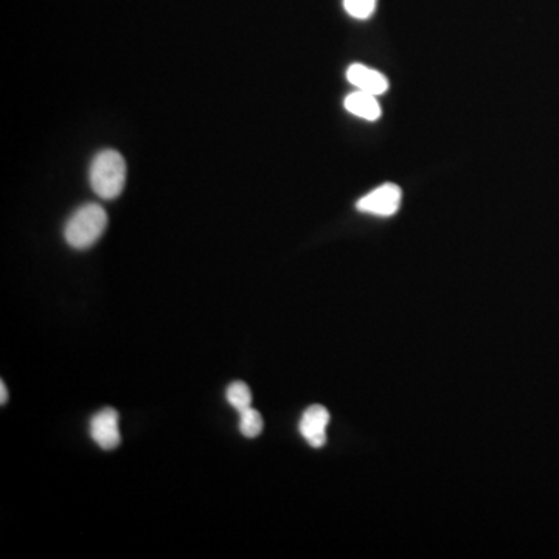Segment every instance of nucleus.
<instances>
[{"mask_svg": "<svg viewBox=\"0 0 559 559\" xmlns=\"http://www.w3.org/2000/svg\"><path fill=\"white\" fill-rule=\"evenodd\" d=\"M331 415L320 404L308 407L300 420L299 431L311 448H322L327 443V428Z\"/></svg>", "mask_w": 559, "mask_h": 559, "instance_id": "obj_5", "label": "nucleus"}, {"mask_svg": "<svg viewBox=\"0 0 559 559\" xmlns=\"http://www.w3.org/2000/svg\"><path fill=\"white\" fill-rule=\"evenodd\" d=\"M240 414V431L246 438H257L263 431V418L260 412L250 406L238 412Z\"/></svg>", "mask_w": 559, "mask_h": 559, "instance_id": "obj_8", "label": "nucleus"}, {"mask_svg": "<svg viewBox=\"0 0 559 559\" xmlns=\"http://www.w3.org/2000/svg\"><path fill=\"white\" fill-rule=\"evenodd\" d=\"M344 106L351 114L369 120V122H375L381 117V106L376 100V95L369 94V92H353L345 98Z\"/></svg>", "mask_w": 559, "mask_h": 559, "instance_id": "obj_7", "label": "nucleus"}, {"mask_svg": "<svg viewBox=\"0 0 559 559\" xmlns=\"http://www.w3.org/2000/svg\"><path fill=\"white\" fill-rule=\"evenodd\" d=\"M91 435L95 443L105 451L120 446L122 435L119 429V414L111 407L100 410L91 420Z\"/></svg>", "mask_w": 559, "mask_h": 559, "instance_id": "obj_4", "label": "nucleus"}, {"mask_svg": "<svg viewBox=\"0 0 559 559\" xmlns=\"http://www.w3.org/2000/svg\"><path fill=\"white\" fill-rule=\"evenodd\" d=\"M226 398L230 406L233 409H237L238 412L247 409L252 404V392H250L249 386L241 381H235L230 384L226 392Z\"/></svg>", "mask_w": 559, "mask_h": 559, "instance_id": "obj_9", "label": "nucleus"}, {"mask_svg": "<svg viewBox=\"0 0 559 559\" xmlns=\"http://www.w3.org/2000/svg\"><path fill=\"white\" fill-rule=\"evenodd\" d=\"M344 8L351 18L369 19L376 8V0H344Z\"/></svg>", "mask_w": 559, "mask_h": 559, "instance_id": "obj_10", "label": "nucleus"}, {"mask_svg": "<svg viewBox=\"0 0 559 559\" xmlns=\"http://www.w3.org/2000/svg\"><path fill=\"white\" fill-rule=\"evenodd\" d=\"M108 227V213L98 204H86L70 216L64 229V238L73 249L84 250L94 246Z\"/></svg>", "mask_w": 559, "mask_h": 559, "instance_id": "obj_1", "label": "nucleus"}, {"mask_svg": "<svg viewBox=\"0 0 559 559\" xmlns=\"http://www.w3.org/2000/svg\"><path fill=\"white\" fill-rule=\"evenodd\" d=\"M92 190L101 199L119 198L126 182V162L122 154L114 150L98 153L89 171Z\"/></svg>", "mask_w": 559, "mask_h": 559, "instance_id": "obj_2", "label": "nucleus"}, {"mask_svg": "<svg viewBox=\"0 0 559 559\" xmlns=\"http://www.w3.org/2000/svg\"><path fill=\"white\" fill-rule=\"evenodd\" d=\"M401 196L403 193L398 185L384 184L359 199L356 209L370 215L392 216L400 209Z\"/></svg>", "mask_w": 559, "mask_h": 559, "instance_id": "obj_3", "label": "nucleus"}, {"mask_svg": "<svg viewBox=\"0 0 559 559\" xmlns=\"http://www.w3.org/2000/svg\"><path fill=\"white\" fill-rule=\"evenodd\" d=\"M347 80L350 81L358 91L369 92V94H386L389 89V81L378 70L370 69L364 64H351L347 70Z\"/></svg>", "mask_w": 559, "mask_h": 559, "instance_id": "obj_6", "label": "nucleus"}, {"mask_svg": "<svg viewBox=\"0 0 559 559\" xmlns=\"http://www.w3.org/2000/svg\"><path fill=\"white\" fill-rule=\"evenodd\" d=\"M0 395H2V400H0V403H2V404L7 403L8 390H7V387H5L4 382H2V384H0Z\"/></svg>", "mask_w": 559, "mask_h": 559, "instance_id": "obj_11", "label": "nucleus"}]
</instances>
